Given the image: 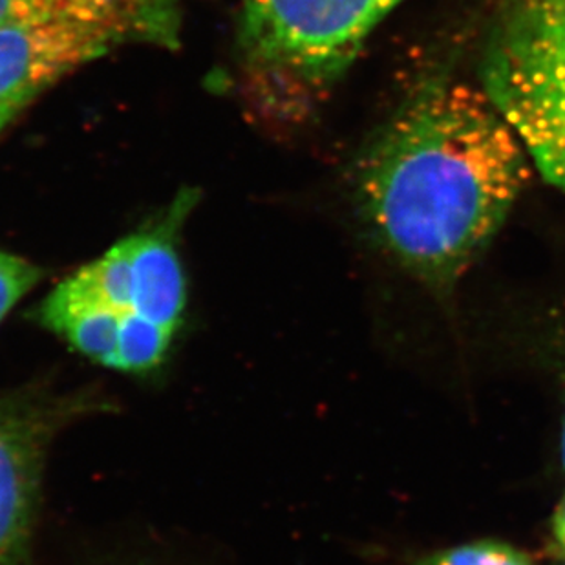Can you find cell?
<instances>
[{"label": "cell", "instance_id": "cell-1", "mask_svg": "<svg viewBox=\"0 0 565 565\" xmlns=\"http://www.w3.org/2000/svg\"><path fill=\"white\" fill-rule=\"evenodd\" d=\"M531 167L522 139L483 86L434 79L370 143L358 198L384 252L441 291L494 241Z\"/></svg>", "mask_w": 565, "mask_h": 565}, {"label": "cell", "instance_id": "cell-2", "mask_svg": "<svg viewBox=\"0 0 565 565\" xmlns=\"http://www.w3.org/2000/svg\"><path fill=\"white\" fill-rule=\"evenodd\" d=\"M481 83L533 167L565 194V0H509Z\"/></svg>", "mask_w": 565, "mask_h": 565}, {"label": "cell", "instance_id": "cell-3", "mask_svg": "<svg viewBox=\"0 0 565 565\" xmlns=\"http://www.w3.org/2000/svg\"><path fill=\"white\" fill-rule=\"evenodd\" d=\"M405 0H244L247 60L302 90H324Z\"/></svg>", "mask_w": 565, "mask_h": 565}, {"label": "cell", "instance_id": "cell-4", "mask_svg": "<svg viewBox=\"0 0 565 565\" xmlns=\"http://www.w3.org/2000/svg\"><path fill=\"white\" fill-rule=\"evenodd\" d=\"M194 202L191 191L182 192L163 218L118 242L70 280L124 320H147L178 331L188 306L178 235Z\"/></svg>", "mask_w": 565, "mask_h": 565}, {"label": "cell", "instance_id": "cell-5", "mask_svg": "<svg viewBox=\"0 0 565 565\" xmlns=\"http://www.w3.org/2000/svg\"><path fill=\"white\" fill-rule=\"evenodd\" d=\"M118 43L107 28L66 17L0 28V136L50 86Z\"/></svg>", "mask_w": 565, "mask_h": 565}, {"label": "cell", "instance_id": "cell-6", "mask_svg": "<svg viewBox=\"0 0 565 565\" xmlns=\"http://www.w3.org/2000/svg\"><path fill=\"white\" fill-rule=\"evenodd\" d=\"M55 416L30 405H0V565H30L44 443Z\"/></svg>", "mask_w": 565, "mask_h": 565}, {"label": "cell", "instance_id": "cell-7", "mask_svg": "<svg viewBox=\"0 0 565 565\" xmlns=\"http://www.w3.org/2000/svg\"><path fill=\"white\" fill-rule=\"evenodd\" d=\"M99 26L121 41L174 44L178 10L174 0H72Z\"/></svg>", "mask_w": 565, "mask_h": 565}, {"label": "cell", "instance_id": "cell-8", "mask_svg": "<svg viewBox=\"0 0 565 565\" xmlns=\"http://www.w3.org/2000/svg\"><path fill=\"white\" fill-rule=\"evenodd\" d=\"M417 565H533L525 553L497 540H478L436 551Z\"/></svg>", "mask_w": 565, "mask_h": 565}, {"label": "cell", "instance_id": "cell-9", "mask_svg": "<svg viewBox=\"0 0 565 565\" xmlns=\"http://www.w3.org/2000/svg\"><path fill=\"white\" fill-rule=\"evenodd\" d=\"M57 17L97 24L72 0H0V28Z\"/></svg>", "mask_w": 565, "mask_h": 565}, {"label": "cell", "instance_id": "cell-10", "mask_svg": "<svg viewBox=\"0 0 565 565\" xmlns=\"http://www.w3.org/2000/svg\"><path fill=\"white\" fill-rule=\"evenodd\" d=\"M43 271L32 262L0 252V322L24 295L38 286Z\"/></svg>", "mask_w": 565, "mask_h": 565}, {"label": "cell", "instance_id": "cell-11", "mask_svg": "<svg viewBox=\"0 0 565 565\" xmlns=\"http://www.w3.org/2000/svg\"><path fill=\"white\" fill-rule=\"evenodd\" d=\"M553 536H555L556 547L565 556V494L556 507L555 520H553Z\"/></svg>", "mask_w": 565, "mask_h": 565}, {"label": "cell", "instance_id": "cell-12", "mask_svg": "<svg viewBox=\"0 0 565 565\" xmlns=\"http://www.w3.org/2000/svg\"><path fill=\"white\" fill-rule=\"evenodd\" d=\"M564 412H562V430H561V458H562V465H564L565 470V347H564Z\"/></svg>", "mask_w": 565, "mask_h": 565}, {"label": "cell", "instance_id": "cell-13", "mask_svg": "<svg viewBox=\"0 0 565 565\" xmlns=\"http://www.w3.org/2000/svg\"><path fill=\"white\" fill-rule=\"evenodd\" d=\"M565 565V564H564Z\"/></svg>", "mask_w": 565, "mask_h": 565}]
</instances>
